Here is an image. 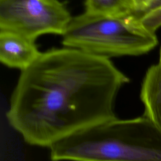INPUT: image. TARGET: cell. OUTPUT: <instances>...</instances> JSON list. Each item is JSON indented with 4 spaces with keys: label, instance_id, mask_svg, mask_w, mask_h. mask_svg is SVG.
I'll return each instance as SVG.
<instances>
[{
    "label": "cell",
    "instance_id": "cell-6",
    "mask_svg": "<svg viewBox=\"0 0 161 161\" xmlns=\"http://www.w3.org/2000/svg\"><path fill=\"white\" fill-rule=\"evenodd\" d=\"M140 99L145 108L143 116L150 119L161 131V63L147 70L143 78Z\"/></svg>",
    "mask_w": 161,
    "mask_h": 161
},
{
    "label": "cell",
    "instance_id": "cell-2",
    "mask_svg": "<svg viewBox=\"0 0 161 161\" xmlns=\"http://www.w3.org/2000/svg\"><path fill=\"white\" fill-rule=\"evenodd\" d=\"M52 161H161V131L145 116L117 118L49 147Z\"/></svg>",
    "mask_w": 161,
    "mask_h": 161
},
{
    "label": "cell",
    "instance_id": "cell-7",
    "mask_svg": "<svg viewBox=\"0 0 161 161\" xmlns=\"http://www.w3.org/2000/svg\"><path fill=\"white\" fill-rule=\"evenodd\" d=\"M85 11L91 14L118 16L133 13V0H86Z\"/></svg>",
    "mask_w": 161,
    "mask_h": 161
},
{
    "label": "cell",
    "instance_id": "cell-4",
    "mask_svg": "<svg viewBox=\"0 0 161 161\" xmlns=\"http://www.w3.org/2000/svg\"><path fill=\"white\" fill-rule=\"evenodd\" d=\"M72 18L60 0H0V31L35 41L44 34L62 35Z\"/></svg>",
    "mask_w": 161,
    "mask_h": 161
},
{
    "label": "cell",
    "instance_id": "cell-10",
    "mask_svg": "<svg viewBox=\"0 0 161 161\" xmlns=\"http://www.w3.org/2000/svg\"><path fill=\"white\" fill-rule=\"evenodd\" d=\"M143 1V0H133V4H134V6H135L134 11H135V9L136 8V7H137Z\"/></svg>",
    "mask_w": 161,
    "mask_h": 161
},
{
    "label": "cell",
    "instance_id": "cell-11",
    "mask_svg": "<svg viewBox=\"0 0 161 161\" xmlns=\"http://www.w3.org/2000/svg\"><path fill=\"white\" fill-rule=\"evenodd\" d=\"M159 62L161 63V47L160 50V55H159Z\"/></svg>",
    "mask_w": 161,
    "mask_h": 161
},
{
    "label": "cell",
    "instance_id": "cell-3",
    "mask_svg": "<svg viewBox=\"0 0 161 161\" xmlns=\"http://www.w3.org/2000/svg\"><path fill=\"white\" fill-rule=\"evenodd\" d=\"M62 36L65 47L107 58L142 55L158 43L155 32L134 13L109 16L85 11L72 18Z\"/></svg>",
    "mask_w": 161,
    "mask_h": 161
},
{
    "label": "cell",
    "instance_id": "cell-1",
    "mask_svg": "<svg viewBox=\"0 0 161 161\" xmlns=\"http://www.w3.org/2000/svg\"><path fill=\"white\" fill-rule=\"evenodd\" d=\"M129 81L109 58L65 47L40 53L22 70L6 113L28 144L50 147L114 119V103Z\"/></svg>",
    "mask_w": 161,
    "mask_h": 161
},
{
    "label": "cell",
    "instance_id": "cell-9",
    "mask_svg": "<svg viewBox=\"0 0 161 161\" xmlns=\"http://www.w3.org/2000/svg\"><path fill=\"white\" fill-rule=\"evenodd\" d=\"M161 6V0H143L133 12L138 17Z\"/></svg>",
    "mask_w": 161,
    "mask_h": 161
},
{
    "label": "cell",
    "instance_id": "cell-8",
    "mask_svg": "<svg viewBox=\"0 0 161 161\" xmlns=\"http://www.w3.org/2000/svg\"><path fill=\"white\" fill-rule=\"evenodd\" d=\"M139 18L148 30L155 32L161 26V6Z\"/></svg>",
    "mask_w": 161,
    "mask_h": 161
},
{
    "label": "cell",
    "instance_id": "cell-5",
    "mask_svg": "<svg viewBox=\"0 0 161 161\" xmlns=\"http://www.w3.org/2000/svg\"><path fill=\"white\" fill-rule=\"evenodd\" d=\"M35 41L20 35L0 31V60L21 71L30 66L40 55Z\"/></svg>",
    "mask_w": 161,
    "mask_h": 161
}]
</instances>
